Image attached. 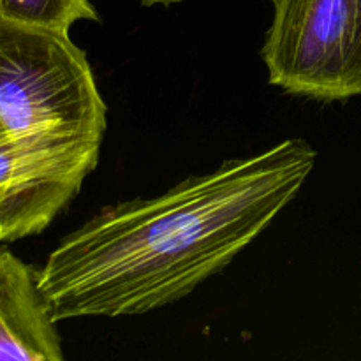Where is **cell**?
<instances>
[{"label":"cell","mask_w":361,"mask_h":361,"mask_svg":"<svg viewBox=\"0 0 361 361\" xmlns=\"http://www.w3.org/2000/svg\"><path fill=\"white\" fill-rule=\"evenodd\" d=\"M314 164L307 141L286 140L161 196L102 208L39 270L53 317L136 316L178 302L275 221Z\"/></svg>","instance_id":"cell-1"},{"label":"cell","mask_w":361,"mask_h":361,"mask_svg":"<svg viewBox=\"0 0 361 361\" xmlns=\"http://www.w3.org/2000/svg\"><path fill=\"white\" fill-rule=\"evenodd\" d=\"M0 120L14 136L63 133L102 140L106 104L69 32L0 18Z\"/></svg>","instance_id":"cell-2"},{"label":"cell","mask_w":361,"mask_h":361,"mask_svg":"<svg viewBox=\"0 0 361 361\" xmlns=\"http://www.w3.org/2000/svg\"><path fill=\"white\" fill-rule=\"evenodd\" d=\"M261 59L274 87L316 101L361 95V0H270Z\"/></svg>","instance_id":"cell-3"},{"label":"cell","mask_w":361,"mask_h":361,"mask_svg":"<svg viewBox=\"0 0 361 361\" xmlns=\"http://www.w3.org/2000/svg\"><path fill=\"white\" fill-rule=\"evenodd\" d=\"M101 141L63 133L0 140L4 242L44 231L97 168Z\"/></svg>","instance_id":"cell-4"},{"label":"cell","mask_w":361,"mask_h":361,"mask_svg":"<svg viewBox=\"0 0 361 361\" xmlns=\"http://www.w3.org/2000/svg\"><path fill=\"white\" fill-rule=\"evenodd\" d=\"M63 360L39 270L0 249V361Z\"/></svg>","instance_id":"cell-5"},{"label":"cell","mask_w":361,"mask_h":361,"mask_svg":"<svg viewBox=\"0 0 361 361\" xmlns=\"http://www.w3.org/2000/svg\"><path fill=\"white\" fill-rule=\"evenodd\" d=\"M0 18L14 23L69 32L76 21H97L88 0H0Z\"/></svg>","instance_id":"cell-6"},{"label":"cell","mask_w":361,"mask_h":361,"mask_svg":"<svg viewBox=\"0 0 361 361\" xmlns=\"http://www.w3.org/2000/svg\"><path fill=\"white\" fill-rule=\"evenodd\" d=\"M143 6H155V4H164V6H169V4L180 2V0H141Z\"/></svg>","instance_id":"cell-7"},{"label":"cell","mask_w":361,"mask_h":361,"mask_svg":"<svg viewBox=\"0 0 361 361\" xmlns=\"http://www.w3.org/2000/svg\"><path fill=\"white\" fill-rule=\"evenodd\" d=\"M0 242H4V229H2V224H0Z\"/></svg>","instance_id":"cell-8"}]
</instances>
